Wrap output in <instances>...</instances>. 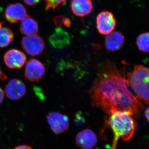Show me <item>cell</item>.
Returning <instances> with one entry per match:
<instances>
[{
	"mask_svg": "<svg viewBox=\"0 0 149 149\" xmlns=\"http://www.w3.org/2000/svg\"><path fill=\"white\" fill-rule=\"evenodd\" d=\"M149 107H148L146 109V110L145 111V115L146 116V118H147V120H148V121H149Z\"/></svg>",
	"mask_w": 149,
	"mask_h": 149,
	"instance_id": "obj_26",
	"label": "cell"
},
{
	"mask_svg": "<svg viewBox=\"0 0 149 149\" xmlns=\"http://www.w3.org/2000/svg\"><path fill=\"white\" fill-rule=\"evenodd\" d=\"M14 149H33L32 147L27 145H20L15 148Z\"/></svg>",
	"mask_w": 149,
	"mask_h": 149,
	"instance_id": "obj_22",
	"label": "cell"
},
{
	"mask_svg": "<svg viewBox=\"0 0 149 149\" xmlns=\"http://www.w3.org/2000/svg\"><path fill=\"white\" fill-rule=\"evenodd\" d=\"M5 92L9 99L12 100H17L23 97L26 94V86L19 79H10L6 85Z\"/></svg>",
	"mask_w": 149,
	"mask_h": 149,
	"instance_id": "obj_9",
	"label": "cell"
},
{
	"mask_svg": "<svg viewBox=\"0 0 149 149\" xmlns=\"http://www.w3.org/2000/svg\"><path fill=\"white\" fill-rule=\"evenodd\" d=\"M74 121L77 125H83V123L85 122V118L82 116L81 113L80 111L76 113Z\"/></svg>",
	"mask_w": 149,
	"mask_h": 149,
	"instance_id": "obj_19",
	"label": "cell"
},
{
	"mask_svg": "<svg viewBox=\"0 0 149 149\" xmlns=\"http://www.w3.org/2000/svg\"><path fill=\"white\" fill-rule=\"evenodd\" d=\"M5 15L7 20L11 24L16 23L28 16L26 8L19 3L11 4L8 6Z\"/></svg>",
	"mask_w": 149,
	"mask_h": 149,
	"instance_id": "obj_10",
	"label": "cell"
},
{
	"mask_svg": "<svg viewBox=\"0 0 149 149\" xmlns=\"http://www.w3.org/2000/svg\"><path fill=\"white\" fill-rule=\"evenodd\" d=\"M7 78L6 75L2 72L0 68V82L6 80Z\"/></svg>",
	"mask_w": 149,
	"mask_h": 149,
	"instance_id": "obj_23",
	"label": "cell"
},
{
	"mask_svg": "<svg viewBox=\"0 0 149 149\" xmlns=\"http://www.w3.org/2000/svg\"><path fill=\"white\" fill-rule=\"evenodd\" d=\"M71 24V21H70V19H69L68 18H65L63 24H64L65 26L67 27H69L70 26Z\"/></svg>",
	"mask_w": 149,
	"mask_h": 149,
	"instance_id": "obj_25",
	"label": "cell"
},
{
	"mask_svg": "<svg viewBox=\"0 0 149 149\" xmlns=\"http://www.w3.org/2000/svg\"><path fill=\"white\" fill-rule=\"evenodd\" d=\"M105 119V126L110 128L113 134L111 149H116L118 140H130L136 129L137 123L133 116L126 111H117L109 114Z\"/></svg>",
	"mask_w": 149,
	"mask_h": 149,
	"instance_id": "obj_2",
	"label": "cell"
},
{
	"mask_svg": "<svg viewBox=\"0 0 149 149\" xmlns=\"http://www.w3.org/2000/svg\"><path fill=\"white\" fill-rule=\"evenodd\" d=\"M149 44V35L148 32L142 33L136 39V45L141 52L148 53Z\"/></svg>",
	"mask_w": 149,
	"mask_h": 149,
	"instance_id": "obj_17",
	"label": "cell"
},
{
	"mask_svg": "<svg viewBox=\"0 0 149 149\" xmlns=\"http://www.w3.org/2000/svg\"><path fill=\"white\" fill-rule=\"evenodd\" d=\"M89 93L93 105L108 115L123 111L138 116L144 108L134 94L125 73H121L116 65L110 61L100 67L98 75Z\"/></svg>",
	"mask_w": 149,
	"mask_h": 149,
	"instance_id": "obj_1",
	"label": "cell"
},
{
	"mask_svg": "<svg viewBox=\"0 0 149 149\" xmlns=\"http://www.w3.org/2000/svg\"><path fill=\"white\" fill-rule=\"evenodd\" d=\"M93 8L91 0H72L71 9L74 15L83 17L91 13Z\"/></svg>",
	"mask_w": 149,
	"mask_h": 149,
	"instance_id": "obj_14",
	"label": "cell"
},
{
	"mask_svg": "<svg viewBox=\"0 0 149 149\" xmlns=\"http://www.w3.org/2000/svg\"><path fill=\"white\" fill-rule=\"evenodd\" d=\"M20 31L22 34L27 36L36 35L39 31V24L36 20L28 15L22 19Z\"/></svg>",
	"mask_w": 149,
	"mask_h": 149,
	"instance_id": "obj_15",
	"label": "cell"
},
{
	"mask_svg": "<svg viewBox=\"0 0 149 149\" xmlns=\"http://www.w3.org/2000/svg\"><path fill=\"white\" fill-rule=\"evenodd\" d=\"M14 35L9 27L0 25V48L7 47L13 41Z\"/></svg>",
	"mask_w": 149,
	"mask_h": 149,
	"instance_id": "obj_16",
	"label": "cell"
},
{
	"mask_svg": "<svg viewBox=\"0 0 149 149\" xmlns=\"http://www.w3.org/2000/svg\"><path fill=\"white\" fill-rule=\"evenodd\" d=\"M23 1L26 4L32 6L37 4L41 0H23Z\"/></svg>",
	"mask_w": 149,
	"mask_h": 149,
	"instance_id": "obj_21",
	"label": "cell"
},
{
	"mask_svg": "<svg viewBox=\"0 0 149 149\" xmlns=\"http://www.w3.org/2000/svg\"><path fill=\"white\" fill-rule=\"evenodd\" d=\"M45 73V65L38 59L31 58L26 63L24 75L26 79L31 82H38Z\"/></svg>",
	"mask_w": 149,
	"mask_h": 149,
	"instance_id": "obj_6",
	"label": "cell"
},
{
	"mask_svg": "<svg viewBox=\"0 0 149 149\" xmlns=\"http://www.w3.org/2000/svg\"><path fill=\"white\" fill-rule=\"evenodd\" d=\"M21 45L26 53L32 56L39 55L42 53L45 49L44 40L37 35L22 37Z\"/></svg>",
	"mask_w": 149,
	"mask_h": 149,
	"instance_id": "obj_4",
	"label": "cell"
},
{
	"mask_svg": "<svg viewBox=\"0 0 149 149\" xmlns=\"http://www.w3.org/2000/svg\"><path fill=\"white\" fill-rule=\"evenodd\" d=\"M4 98V92L1 88H0V104L3 102Z\"/></svg>",
	"mask_w": 149,
	"mask_h": 149,
	"instance_id": "obj_24",
	"label": "cell"
},
{
	"mask_svg": "<svg viewBox=\"0 0 149 149\" xmlns=\"http://www.w3.org/2000/svg\"><path fill=\"white\" fill-rule=\"evenodd\" d=\"M97 142V136L91 129H84L77 133L76 136V144L82 149H92L96 146Z\"/></svg>",
	"mask_w": 149,
	"mask_h": 149,
	"instance_id": "obj_11",
	"label": "cell"
},
{
	"mask_svg": "<svg viewBox=\"0 0 149 149\" xmlns=\"http://www.w3.org/2000/svg\"><path fill=\"white\" fill-rule=\"evenodd\" d=\"M149 73L148 68L136 65L125 76L137 98L147 104L149 103Z\"/></svg>",
	"mask_w": 149,
	"mask_h": 149,
	"instance_id": "obj_3",
	"label": "cell"
},
{
	"mask_svg": "<svg viewBox=\"0 0 149 149\" xmlns=\"http://www.w3.org/2000/svg\"><path fill=\"white\" fill-rule=\"evenodd\" d=\"M125 38L122 33L115 31L108 34L105 39V46L108 50L116 52L123 47Z\"/></svg>",
	"mask_w": 149,
	"mask_h": 149,
	"instance_id": "obj_13",
	"label": "cell"
},
{
	"mask_svg": "<svg viewBox=\"0 0 149 149\" xmlns=\"http://www.w3.org/2000/svg\"><path fill=\"white\" fill-rule=\"evenodd\" d=\"M46 117L51 130L55 134H61L68 130L69 118L67 116L58 112H53L49 113Z\"/></svg>",
	"mask_w": 149,
	"mask_h": 149,
	"instance_id": "obj_5",
	"label": "cell"
},
{
	"mask_svg": "<svg viewBox=\"0 0 149 149\" xmlns=\"http://www.w3.org/2000/svg\"><path fill=\"white\" fill-rule=\"evenodd\" d=\"M49 42L54 47L62 49L70 44L69 34L61 27L56 28L55 32L50 36Z\"/></svg>",
	"mask_w": 149,
	"mask_h": 149,
	"instance_id": "obj_12",
	"label": "cell"
},
{
	"mask_svg": "<svg viewBox=\"0 0 149 149\" xmlns=\"http://www.w3.org/2000/svg\"><path fill=\"white\" fill-rule=\"evenodd\" d=\"M96 24L99 33L102 35H108L114 30L116 25V20L112 13L104 11L97 16Z\"/></svg>",
	"mask_w": 149,
	"mask_h": 149,
	"instance_id": "obj_7",
	"label": "cell"
},
{
	"mask_svg": "<svg viewBox=\"0 0 149 149\" xmlns=\"http://www.w3.org/2000/svg\"><path fill=\"white\" fill-rule=\"evenodd\" d=\"M64 19L65 18L63 16H56L54 18V22L56 26H61L63 24Z\"/></svg>",
	"mask_w": 149,
	"mask_h": 149,
	"instance_id": "obj_20",
	"label": "cell"
},
{
	"mask_svg": "<svg viewBox=\"0 0 149 149\" xmlns=\"http://www.w3.org/2000/svg\"><path fill=\"white\" fill-rule=\"evenodd\" d=\"M3 60L6 65L9 68L20 69L24 66L27 58L21 51L17 49H11L4 55Z\"/></svg>",
	"mask_w": 149,
	"mask_h": 149,
	"instance_id": "obj_8",
	"label": "cell"
},
{
	"mask_svg": "<svg viewBox=\"0 0 149 149\" xmlns=\"http://www.w3.org/2000/svg\"><path fill=\"white\" fill-rule=\"evenodd\" d=\"M67 0H44L45 4V10L49 9L55 10L61 5L63 4Z\"/></svg>",
	"mask_w": 149,
	"mask_h": 149,
	"instance_id": "obj_18",
	"label": "cell"
}]
</instances>
